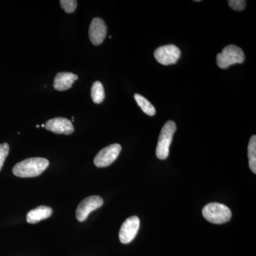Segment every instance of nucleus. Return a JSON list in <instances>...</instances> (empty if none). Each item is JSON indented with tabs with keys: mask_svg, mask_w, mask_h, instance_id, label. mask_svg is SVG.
<instances>
[{
	"mask_svg": "<svg viewBox=\"0 0 256 256\" xmlns=\"http://www.w3.org/2000/svg\"><path fill=\"white\" fill-rule=\"evenodd\" d=\"M50 161L45 158H32L20 162L12 169L13 174L18 178H35L47 169Z\"/></svg>",
	"mask_w": 256,
	"mask_h": 256,
	"instance_id": "obj_1",
	"label": "nucleus"
},
{
	"mask_svg": "<svg viewBox=\"0 0 256 256\" xmlns=\"http://www.w3.org/2000/svg\"><path fill=\"white\" fill-rule=\"evenodd\" d=\"M202 214L205 220L212 224H223L230 220L232 210L228 206L222 204L210 203L204 207Z\"/></svg>",
	"mask_w": 256,
	"mask_h": 256,
	"instance_id": "obj_2",
	"label": "nucleus"
},
{
	"mask_svg": "<svg viewBox=\"0 0 256 256\" xmlns=\"http://www.w3.org/2000/svg\"><path fill=\"white\" fill-rule=\"evenodd\" d=\"M176 130V124L171 120L168 121L162 128L156 148V156L160 160L166 159L169 156L170 146Z\"/></svg>",
	"mask_w": 256,
	"mask_h": 256,
	"instance_id": "obj_3",
	"label": "nucleus"
},
{
	"mask_svg": "<svg viewBox=\"0 0 256 256\" xmlns=\"http://www.w3.org/2000/svg\"><path fill=\"white\" fill-rule=\"evenodd\" d=\"M245 60V54L242 48L235 45L224 47L222 53L216 56L217 65L220 68H227L236 64H242Z\"/></svg>",
	"mask_w": 256,
	"mask_h": 256,
	"instance_id": "obj_4",
	"label": "nucleus"
},
{
	"mask_svg": "<svg viewBox=\"0 0 256 256\" xmlns=\"http://www.w3.org/2000/svg\"><path fill=\"white\" fill-rule=\"evenodd\" d=\"M104 200L99 196H90L84 198L79 204L76 212L77 220L80 222L86 220L92 212L100 208Z\"/></svg>",
	"mask_w": 256,
	"mask_h": 256,
	"instance_id": "obj_5",
	"label": "nucleus"
},
{
	"mask_svg": "<svg viewBox=\"0 0 256 256\" xmlns=\"http://www.w3.org/2000/svg\"><path fill=\"white\" fill-rule=\"evenodd\" d=\"M122 146L119 144H112L101 150L94 159V164L97 168L108 166L117 159Z\"/></svg>",
	"mask_w": 256,
	"mask_h": 256,
	"instance_id": "obj_6",
	"label": "nucleus"
},
{
	"mask_svg": "<svg viewBox=\"0 0 256 256\" xmlns=\"http://www.w3.org/2000/svg\"><path fill=\"white\" fill-rule=\"evenodd\" d=\"M154 56L156 60L160 64L169 66L176 63L181 56V52L175 45H165L156 48Z\"/></svg>",
	"mask_w": 256,
	"mask_h": 256,
	"instance_id": "obj_7",
	"label": "nucleus"
},
{
	"mask_svg": "<svg viewBox=\"0 0 256 256\" xmlns=\"http://www.w3.org/2000/svg\"><path fill=\"white\" fill-rule=\"evenodd\" d=\"M140 224V218L136 216H132L124 220L119 232L120 240L122 244H128L134 240L139 230Z\"/></svg>",
	"mask_w": 256,
	"mask_h": 256,
	"instance_id": "obj_8",
	"label": "nucleus"
},
{
	"mask_svg": "<svg viewBox=\"0 0 256 256\" xmlns=\"http://www.w3.org/2000/svg\"><path fill=\"white\" fill-rule=\"evenodd\" d=\"M107 34V26L102 18H96L92 20L89 28V38L94 45L98 46L104 42Z\"/></svg>",
	"mask_w": 256,
	"mask_h": 256,
	"instance_id": "obj_9",
	"label": "nucleus"
},
{
	"mask_svg": "<svg viewBox=\"0 0 256 256\" xmlns=\"http://www.w3.org/2000/svg\"><path fill=\"white\" fill-rule=\"evenodd\" d=\"M47 130L52 131L56 134H63L69 136L74 131L72 122L68 119L64 118H55L48 120L45 124Z\"/></svg>",
	"mask_w": 256,
	"mask_h": 256,
	"instance_id": "obj_10",
	"label": "nucleus"
},
{
	"mask_svg": "<svg viewBox=\"0 0 256 256\" xmlns=\"http://www.w3.org/2000/svg\"><path fill=\"white\" fill-rule=\"evenodd\" d=\"M78 78V76L70 72H60L56 76L54 88L58 92L68 90Z\"/></svg>",
	"mask_w": 256,
	"mask_h": 256,
	"instance_id": "obj_11",
	"label": "nucleus"
},
{
	"mask_svg": "<svg viewBox=\"0 0 256 256\" xmlns=\"http://www.w3.org/2000/svg\"><path fill=\"white\" fill-rule=\"evenodd\" d=\"M53 214V210L50 206H40L28 212L26 222L28 224H36L42 220L50 218Z\"/></svg>",
	"mask_w": 256,
	"mask_h": 256,
	"instance_id": "obj_12",
	"label": "nucleus"
},
{
	"mask_svg": "<svg viewBox=\"0 0 256 256\" xmlns=\"http://www.w3.org/2000/svg\"><path fill=\"white\" fill-rule=\"evenodd\" d=\"M248 156L250 169L254 174L256 173V136H252L248 146Z\"/></svg>",
	"mask_w": 256,
	"mask_h": 256,
	"instance_id": "obj_13",
	"label": "nucleus"
},
{
	"mask_svg": "<svg viewBox=\"0 0 256 256\" xmlns=\"http://www.w3.org/2000/svg\"><path fill=\"white\" fill-rule=\"evenodd\" d=\"M134 99L137 102L138 105L142 109L144 114L149 116H153L156 114V110L154 106L152 105L149 100H146L144 96L140 95V94H134Z\"/></svg>",
	"mask_w": 256,
	"mask_h": 256,
	"instance_id": "obj_14",
	"label": "nucleus"
},
{
	"mask_svg": "<svg viewBox=\"0 0 256 256\" xmlns=\"http://www.w3.org/2000/svg\"><path fill=\"white\" fill-rule=\"evenodd\" d=\"M90 96L94 102L100 104L105 99V92L102 84L100 82H96L92 84Z\"/></svg>",
	"mask_w": 256,
	"mask_h": 256,
	"instance_id": "obj_15",
	"label": "nucleus"
},
{
	"mask_svg": "<svg viewBox=\"0 0 256 256\" xmlns=\"http://www.w3.org/2000/svg\"><path fill=\"white\" fill-rule=\"evenodd\" d=\"M60 4L62 9L68 14L74 13L77 8V1L75 0H60Z\"/></svg>",
	"mask_w": 256,
	"mask_h": 256,
	"instance_id": "obj_16",
	"label": "nucleus"
},
{
	"mask_svg": "<svg viewBox=\"0 0 256 256\" xmlns=\"http://www.w3.org/2000/svg\"><path fill=\"white\" fill-rule=\"evenodd\" d=\"M10 152V146L8 143H2L0 144V171L2 168L5 160L8 156Z\"/></svg>",
	"mask_w": 256,
	"mask_h": 256,
	"instance_id": "obj_17",
	"label": "nucleus"
},
{
	"mask_svg": "<svg viewBox=\"0 0 256 256\" xmlns=\"http://www.w3.org/2000/svg\"><path fill=\"white\" fill-rule=\"evenodd\" d=\"M229 6L235 11H242L246 6V2L245 0H229Z\"/></svg>",
	"mask_w": 256,
	"mask_h": 256,
	"instance_id": "obj_18",
	"label": "nucleus"
},
{
	"mask_svg": "<svg viewBox=\"0 0 256 256\" xmlns=\"http://www.w3.org/2000/svg\"><path fill=\"white\" fill-rule=\"evenodd\" d=\"M42 127H45V124H42Z\"/></svg>",
	"mask_w": 256,
	"mask_h": 256,
	"instance_id": "obj_19",
	"label": "nucleus"
}]
</instances>
